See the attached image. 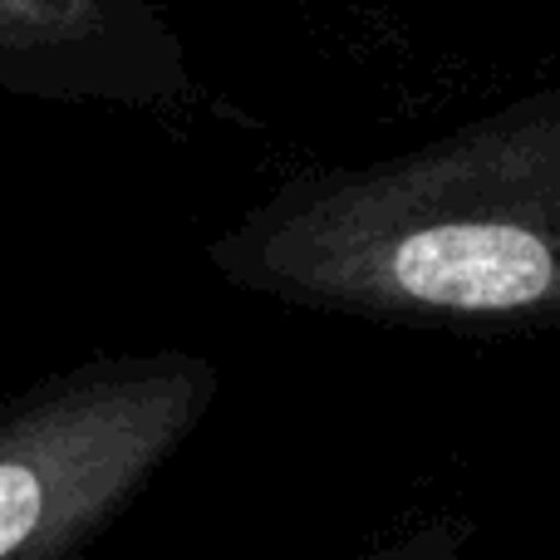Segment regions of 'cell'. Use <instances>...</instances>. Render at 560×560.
Listing matches in <instances>:
<instances>
[{
	"label": "cell",
	"instance_id": "obj_1",
	"mask_svg": "<svg viewBox=\"0 0 560 560\" xmlns=\"http://www.w3.org/2000/svg\"><path fill=\"white\" fill-rule=\"evenodd\" d=\"M236 276L374 315H560V108H516L443 148L285 197Z\"/></svg>",
	"mask_w": 560,
	"mask_h": 560
},
{
	"label": "cell",
	"instance_id": "obj_2",
	"mask_svg": "<svg viewBox=\"0 0 560 560\" xmlns=\"http://www.w3.org/2000/svg\"><path fill=\"white\" fill-rule=\"evenodd\" d=\"M202 359H114L0 413V560H74L173 457L212 398Z\"/></svg>",
	"mask_w": 560,
	"mask_h": 560
},
{
	"label": "cell",
	"instance_id": "obj_3",
	"mask_svg": "<svg viewBox=\"0 0 560 560\" xmlns=\"http://www.w3.org/2000/svg\"><path fill=\"white\" fill-rule=\"evenodd\" d=\"M94 20L98 0H0V55L69 45Z\"/></svg>",
	"mask_w": 560,
	"mask_h": 560
},
{
	"label": "cell",
	"instance_id": "obj_4",
	"mask_svg": "<svg viewBox=\"0 0 560 560\" xmlns=\"http://www.w3.org/2000/svg\"><path fill=\"white\" fill-rule=\"evenodd\" d=\"M433 546H438V536H423V541H404L398 551H388V556H378V560H438Z\"/></svg>",
	"mask_w": 560,
	"mask_h": 560
}]
</instances>
